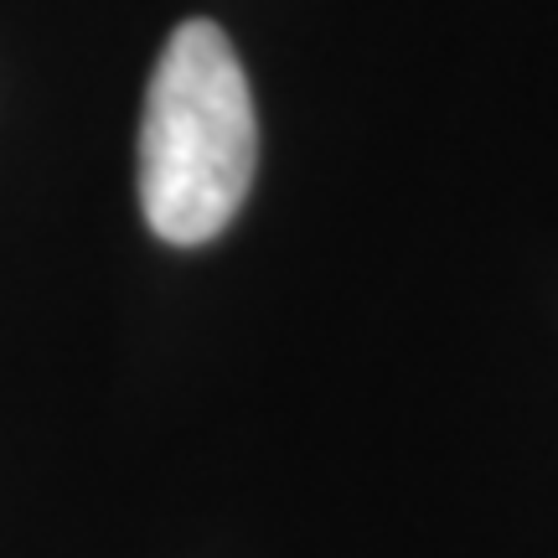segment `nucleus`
Returning <instances> with one entry per match:
<instances>
[{
  "instance_id": "obj_1",
  "label": "nucleus",
  "mask_w": 558,
  "mask_h": 558,
  "mask_svg": "<svg viewBox=\"0 0 558 558\" xmlns=\"http://www.w3.org/2000/svg\"><path fill=\"white\" fill-rule=\"evenodd\" d=\"M259 124L243 62L218 21H181L160 47L140 120V207L177 248L218 239L243 207Z\"/></svg>"
}]
</instances>
